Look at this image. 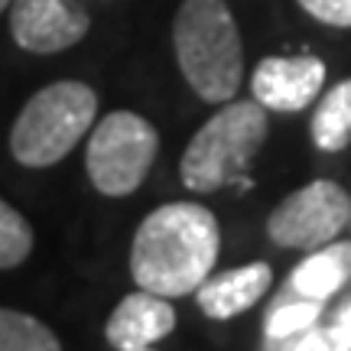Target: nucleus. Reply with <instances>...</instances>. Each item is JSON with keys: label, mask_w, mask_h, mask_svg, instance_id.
Masks as SVG:
<instances>
[{"label": "nucleus", "mask_w": 351, "mask_h": 351, "mask_svg": "<svg viewBox=\"0 0 351 351\" xmlns=\"http://www.w3.org/2000/svg\"><path fill=\"white\" fill-rule=\"evenodd\" d=\"M351 221V195L332 179H315L276 205L267 218V238L276 247L313 251L335 241Z\"/></svg>", "instance_id": "6"}, {"label": "nucleus", "mask_w": 351, "mask_h": 351, "mask_svg": "<svg viewBox=\"0 0 351 351\" xmlns=\"http://www.w3.org/2000/svg\"><path fill=\"white\" fill-rule=\"evenodd\" d=\"M176 326V309L163 296L156 293H130L121 300V306L111 313L104 335L117 351L124 348H147L156 345L160 339H166Z\"/></svg>", "instance_id": "9"}, {"label": "nucleus", "mask_w": 351, "mask_h": 351, "mask_svg": "<svg viewBox=\"0 0 351 351\" xmlns=\"http://www.w3.org/2000/svg\"><path fill=\"white\" fill-rule=\"evenodd\" d=\"M274 280V270L267 263H247L238 270H225L218 276H205L195 289L199 309L208 319H231L251 309L261 300Z\"/></svg>", "instance_id": "10"}, {"label": "nucleus", "mask_w": 351, "mask_h": 351, "mask_svg": "<svg viewBox=\"0 0 351 351\" xmlns=\"http://www.w3.org/2000/svg\"><path fill=\"white\" fill-rule=\"evenodd\" d=\"M88 13L72 0H13L10 3V33L16 46L36 56H52L88 33Z\"/></svg>", "instance_id": "7"}, {"label": "nucleus", "mask_w": 351, "mask_h": 351, "mask_svg": "<svg viewBox=\"0 0 351 351\" xmlns=\"http://www.w3.org/2000/svg\"><path fill=\"white\" fill-rule=\"evenodd\" d=\"M267 140V108L257 101H225L189 140L179 176L192 192H215L244 179V169Z\"/></svg>", "instance_id": "3"}, {"label": "nucleus", "mask_w": 351, "mask_h": 351, "mask_svg": "<svg viewBox=\"0 0 351 351\" xmlns=\"http://www.w3.org/2000/svg\"><path fill=\"white\" fill-rule=\"evenodd\" d=\"M160 150L156 127L134 111H111L88 140L85 166L101 195H130L147 179Z\"/></svg>", "instance_id": "5"}, {"label": "nucleus", "mask_w": 351, "mask_h": 351, "mask_svg": "<svg viewBox=\"0 0 351 351\" xmlns=\"http://www.w3.org/2000/svg\"><path fill=\"white\" fill-rule=\"evenodd\" d=\"M0 351H62L49 326L16 309H0Z\"/></svg>", "instance_id": "13"}, {"label": "nucleus", "mask_w": 351, "mask_h": 351, "mask_svg": "<svg viewBox=\"0 0 351 351\" xmlns=\"http://www.w3.org/2000/svg\"><path fill=\"white\" fill-rule=\"evenodd\" d=\"M348 280H351V241H339V244H328L322 251L309 254V257L293 270L289 289H293V296L328 300V296L339 293Z\"/></svg>", "instance_id": "11"}, {"label": "nucleus", "mask_w": 351, "mask_h": 351, "mask_svg": "<svg viewBox=\"0 0 351 351\" xmlns=\"http://www.w3.org/2000/svg\"><path fill=\"white\" fill-rule=\"evenodd\" d=\"M348 225H351V221H348Z\"/></svg>", "instance_id": "21"}, {"label": "nucleus", "mask_w": 351, "mask_h": 351, "mask_svg": "<svg viewBox=\"0 0 351 351\" xmlns=\"http://www.w3.org/2000/svg\"><path fill=\"white\" fill-rule=\"evenodd\" d=\"M95 114L98 95L82 82H52L39 88L10 130L13 160L29 169L65 160L95 124Z\"/></svg>", "instance_id": "4"}, {"label": "nucleus", "mask_w": 351, "mask_h": 351, "mask_svg": "<svg viewBox=\"0 0 351 351\" xmlns=\"http://www.w3.org/2000/svg\"><path fill=\"white\" fill-rule=\"evenodd\" d=\"M33 251V231L26 218L13 205L0 199V270H10L29 257Z\"/></svg>", "instance_id": "15"}, {"label": "nucleus", "mask_w": 351, "mask_h": 351, "mask_svg": "<svg viewBox=\"0 0 351 351\" xmlns=\"http://www.w3.org/2000/svg\"><path fill=\"white\" fill-rule=\"evenodd\" d=\"M124 351H153V345H147V348H124Z\"/></svg>", "instance_id": "20"}, {"label": "nucleus", "mask_w": 351, "mask_h": 351, "mask_svg": "<svg viewBox=\"0 0 351 351\" xmlns=\"http://www.w3.org/2000/svg\"><path fill=\"white\" fill-rule=\"evenodd\" d=\"M313 140L326 153H339L351 143V78L322 95L313 114Z\"/></svg>", "instance_id": "12"}, {"label": "nucleus", "mask_w": 351, "mask_h": 351, "mask_svg": "<svg viewBox=\"0 0 351 351\" xmlns=\"http://www.w3.org/2000/svg\"><path fill=\"white\" fill-rule=\"evenodd\" d=\"M173 46L182 75L202 101L225 104L234 98L244 75V49L225 0H182Z\"/></svg>", "instance_id": "2"}, {"label": "nucleus", "mask_w": 351, "mask_h": 351, "mask_svg": "<svg viewBox=\"0 0 351 351\" xmlns=\"http://www.w3.org/2000/svg\"><path fill=\"white\" fill-rule=\"evenodd\" d=\"M293 351H351V332L339 322L332 326H309L296 335Z\"/></svg>", "instance_id": "16"}, {"label": "nucleus", "mask_w": 351, "mask_h": 351, "mask_svg": "<svg viewBox=\"0 0 351 351\" xmlns=\"http://www.w3.org/2000/svg\"><path fill=\"white\" fill-rule=\"evenodd\" d=\"M13 0H0V10H7V7H10Z\"/></svg>", "instance_id": "19"}, {"label": "nucleus", "mask_w": 351, "mask_h": 351, "mask_svg": "<svg viewBox=\"0 0 351 351\" xmlns=\"http://www.w3.org/2000/svg\"><path fill=\"white\" fill-rule=\"evenodd\" d=\"M335 322H339V326H345L351 332V300L345 302V306H339V313H335Z\"/></svg>", "instance_id": "18"}, {"label": "nucleus", "mask_w": 351, "mask_h": 351, "mask_svg": "<svg viewBox=\"0 0 351 351\" xmlns=\"http://www.w3.org/2000/svg\"><path fill=\"white\" fill-rule=\"evenodd\" d=\"M322 315V300H306V296H296V300H283L276 302L267 322H263V332L267 339H287V335H300L309 326L319 322Z\"/></svg>", "instance_id": "14"}, {"label": "nucleus", "mask_w": 351, "mask_h": 351, "mask_svg": "<svg viewBox=\"0 0 351 351\" xmlns=\"http://www.w3.org/2000/svg\"><path fill=\"white\" fill-rule=\"evenodd\" d=\"M221 231L195 202H169L140 221L130 247V274L140 289L163 300L195 293L218 261Z\"/></svg>", "instance_id": "1"}, {"label": "nucleus", "mask_w": 351, "mask_h": 351, "mask_svg": "<svg viewBox=\"0 0 351 351\" xmlns=\"http://www.w3.org/2000/svg\"><path fill=\"white\" fill-rule=\"evenodd\" d=\"M300 7L326 26H339V29L351 26V0H300Z\"/></svg>", "instance_id": "17"}, {"label": "nucleus", "mask_w": 351, "mask_h": 351, "mask_svg": "<svg viewBox=\"0 0 351 351\" xmlns=\"http://www.w3.org/2000/svg\"><path fill=\"white\" fill-rule=\"evenodd\" d=\"M326 82V65L315 56H270L254 69V101L267 111L296 114L309 108Z\"/></svg>", "instance_id": "8"}]
</instances>
